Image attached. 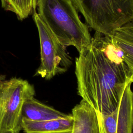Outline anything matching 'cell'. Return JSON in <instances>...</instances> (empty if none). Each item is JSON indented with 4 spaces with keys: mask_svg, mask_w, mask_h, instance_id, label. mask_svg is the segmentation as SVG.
<instances>
[{
    "mask_svg": "<svg viewBox=\"0 0 133 133\" xmlns=\"http://www.w3.org/2000/svg\"><path fill=\"white\" fill-rule=\"evenodd\" d=\"M73 126L72 114L66 117L41 122L22 120L24 133H71Z\"/></svg>",
    "mask_w": 133,
    "mask_h": 133,
    "instance_id": "cell-8",
    "label": "cell"
},
{
    "mask_svg": "<svg viewBox=\"0 0 133 133\" xmlns=\"http://www.w3.org/2000/svg\"><path fill=\"white\" fill-rule=\"evenodd\" d=\"M73 126L71 133H100L98 113L82 100L72 110Z\"/></svg>",
    "mask_w": 133,
    "mask_h": 133,
    "instance_id": "cell-7",
    "label": "cell"
},
{
    "mask_svg": "<svg viewBox=\"0 0 133 133\" xmlns=\"http://www.w3.org/2000/svg\"><path fill=\"white\" fill-rule=\"evenodd\" d=\"M2 7L22 20L36 11L37 0H1Z\"/></svg>",
    "mask_w": 133,
    "mask_h": 133,
    "instance_id": "cell-11",
    "label": "cell"
},
{
    "mask_svg": "<svg viewBox=\"0 0 133 133\" xmlns=\"http://www.w3.org/2000/svg\"><path fill=\"white\" fill-rule=\"evenodd\" d=\"M66 114L48 106L34 97L26 100L22 109V119L33 122H41L66 117Z\"/></svg>",
    "mask_w": 133,
    "mask_h": 133,
    "instance_id": "cell-9",
    "label": "cell"
},
{
    "mask_svg": "<svg viewBox=\"0 0 133 133\" xmlns=\"http://www.w3.org/2000/svg\"><path fill=\"white\" fill-rule=\"evenodd\" d=\"M33 18L38 30L41 47V64L35 75L49 80L55 75L66 72L72 59L62 45L35 11Z\"/></svg>",
    "mask_w": 133,
    "mask_h": 133,
    "instance_id": "cell-5",
    "label": "cell"
},
{
    "mask_svg": "<svg viewBox=\"0 0 133 133\" xmlns=\"http://www.w3.org/2000/svg\"><path fill=\"white\" fill-rule=\"evenodd\" d=\"M3 80V77H1V76L0 75V83Z\"/></svg>",
    "mask_w": 133,
    "mask_h": 133,
    "instance_id": "cell-12",
    "label": "cell"
},
{
    "mask_svg": "<svg viewBox=\"0 0 133 133\" xmlns=\"http://www.w3.org/2000/svg\"><path fill=\"white\" fill-rule=\"evenodd\" d=\"M132 84H133V83H132Z\"/></svg>",
    "mask_w": 133,
    "mask_h": 133,
    "instance_id": "cell-13",
    "label": "cell"
},
{
    "mask_svg": "<svg viewBox=\"0 0 133 133\" xmlns=\"http://www.w3.org/2000/svg\"><path fill=\"white\" fill-rule=\"evenodd\" d=\"M77 94L97 113L107 114L118 107L133 70L123 61L111 36L96 32L90 45L75 60Z\"/></svg>",
    "mask_w": 133,
    "mask_h": 133,
    "instance_id": "cell-1",
    "label": "cell"
},
{
    "mask_svg": "<svg viewBox=\"0 0 133 133\" xmlns=\"http://www.w3.org/2000/svg\"><path fill=\"white\" fill-rule=\"evenodd\" d=\"M35 95L34 86L21 78L0 83V133H20L23 104Z\"/></svg>",
    "mask_w": 133,
    "mask_h": 133,
    "instance_id": "cell-4",
    "label": "cell"
},
{
    "mask_svg": "<svg viewBox=\"0 0 133 133\" xmlns=\"http://www.w3.org/2000/svg\"><path fill=\"white\" fill-rule=\"evenodd\" d=\"M111 37L123 61L133 70V20L116 30Z\"/></svg>",
    "mask_w": 133,
    "mask_h": 133,
    "instance_id": "cell-10",
    "label": "cell"
},
{
    "mask_svg": "<svg viewBox=\"0 0 133 133\" xmlns=\"http://www.w3.org/2000/svg\"><path fill=\"white\" fill-rule=\"evenodd\" d=\"M131 84L126 87L121 101L114 111L107 114L98 113L100 133H133Z\"/></svg>",
    "mask_w": 133,
    "mask_h": 133,
    "instance_id": "cell-6",
    "label": "cell"
},
{
    "mask_svg": "<svg viewBox=\"0 0 133 133\" xmlns=\"http://www.w3.org/2000/svg\"><path fill=\"white\" fill-rule=\"evenodd\" d=\"M96 32L111 36L133 20V0H70Z\"/></svg>",
    "mask_w": 133,
    "mask_h": 133,
    "instance_id": "cell-3",
    "label": "cell"
},
{
    "mask_svg": "<svg viewBox=\"0 0 133 133\" xmlns=\"http://www.w3.org/2000/svg\"><path fill=\"white\" fill-rule=\"evenodd\" d=\"M38 12L60 43L74 46L80 52L91 44L88 26L79 18L70 0H37Z\"/></svg>",
    "mask_w": 133,
    "mask_h": 133,
    "instance_id": "cell-2",
    "label": "cell"
}]
</instances>
